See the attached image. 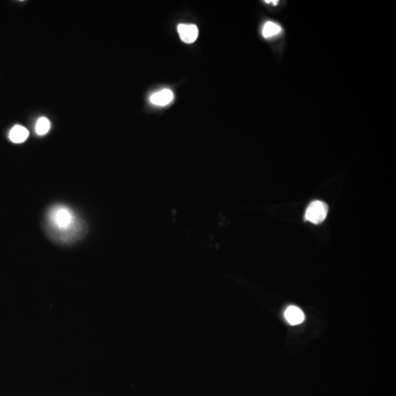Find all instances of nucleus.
<instances>
[{"label":"nucleus","mask_w":396,"mask_h":396,"mask_svg":"<svg viewBox=\"0 0 396 396\" xmlns=\"http://www.w3.org/2000/svg\"><path fill=\"white\" fill-rule=\"evenodd\" d=\"M49 232L57 242L70 244L80 239L87 232L86 224L65 206H54L47 214Z\"/></svg>","instance_id":"f257e3e1"},{"label":"nucleus","mask_w":396,"mask_h":396,"mask_svg":"<svg viewBox=\"0 0 396 396\" xmlns=\"http://www.w3.org/2000/svg\"><path fill=\"white\" fill-rule=\"evenodd\" d=\"M328 213V206L321 200L310 203L305 211V219L312 223L320 224L325 220Z\"/></svg>","instance_id":"f03ea898"},{"label":"nucleus","mask_w":396,"mask_h":396,"mask_svg":"<svg viewBox=\"0 0 396 396\" xmlns=\"http://www.w3.org/2000/svg\"><path fill=\"white\" fill-rule=\"evenodd\" d=\"M178 32L181 39L186 44H192L198 38V29L195 25H179Z\"/></svg>","instance_id":"7ed1b4c3"},{"label":"nucleus","mask_w":396,"mask_h":396,"mask_svg":"<svg viewBox=\"0 0 396 396\" xmlns=\"http://www.w3.org/2000/svg\"><path fill=\"white\" fill-rule=\"evenodd\" d=\"M285 318L290 325H298L302 324L305 319L303 311L294 305H290L286 308L284 313Z\"/></svg>","instance_id":"20e7f679"},{"label":"nucleus","mask_w":396,"mask_h":396,"mask_svg":"<svg viewBox=\"0 0 396 396\" xmlns=\"http://www.w3.org/2000/svg\"><path fill=\"white\" fill-rule=\"evenodd\" d=\"M173 92L168 89H164L153 94L150 98V102L157 106H166L173 100Z\"/></svg>","instance_id":"39448f33"},{"label":"nucleus","mask_w":396,"mask_h":396,"mask_svg":"<svg viewBox=\"0 0 396 396\" xmlns=\"http://www.w3.org/2000/svg\"><path fill=\"white\" fill-rule=\"evenodd\" d=\"M29 132L22 126H15L10 130L9 138L14 143H22L27 139Z\"/></svg>","instance_id":"423d86ee"},{"label":"nucleus","mask_w":396,"mask_h":396,"mask_svg":"<svg viewBox=\"0 0 396 396\" xmlns=\"http://www.w3.org/2000/svg\"><path fill=\"white\" fill-rule=\"evenodd\" d=\"M283 29L281 26L276 22L268 21L264 24L263 29H262V35L264 38H271L272 37L277 36L279 34L281 33Z\"/></svg>","instance_id":"0eeeda50"},{"label":"nucleus","mask_w":396,"mask_h":396,"mask_svg":"<svg viewBox=\"0 0 396 396\" xmlns=\"http://www.w3.org/2000/svg\"><path fill=\"white\" fill-rule=\"evenodd\" d=\"M51 128V123L48 118L41 117L38 120L35 126V132L39 136H44L50 132Z\"/></svg>","instance_id":"6e6552de"}]
</instances>
